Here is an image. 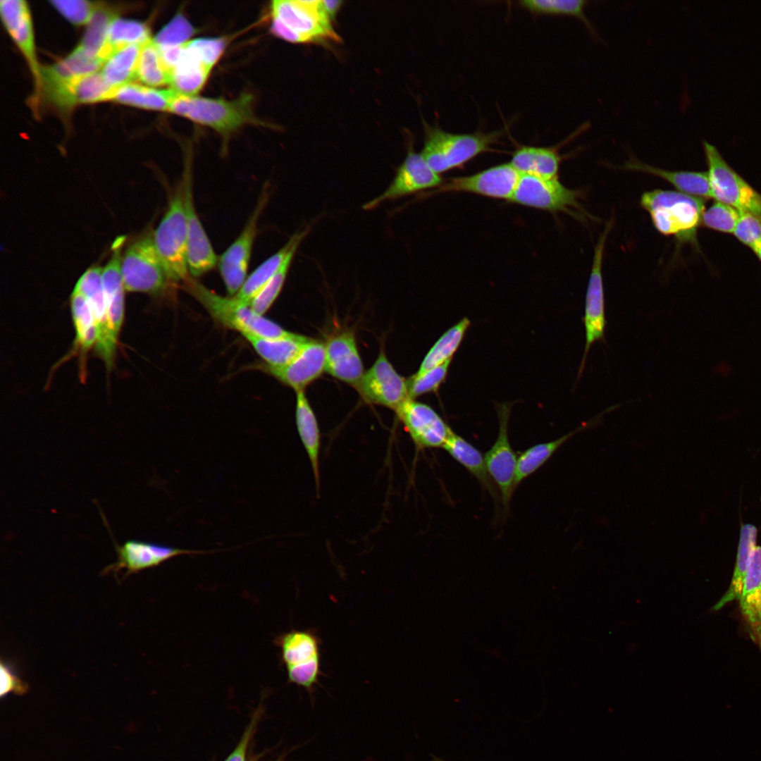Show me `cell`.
Returning <instances> with one entry per match:
<instances>
[{
  "label": "cell",
  "instance_id": "cell-38",
  "mask_svg": "<svg viewBox=\"0 0 761 761\" xmlns=\"http://www.w3.org/2000/svg\"><path fill=\"white\" fill-rule=\"evenodd\" d=\"M176 94L171 89H157L129 83L117 89L113 99L146 109L170 111L171 104Z\"/></svg>",
  "mask_w": 761,
  "mask_h": 761
},
{
  "label": "cell",
  "instance_id": "cell-18",
  "mask_svg": "<svg viewBox=\"0 0 761 761\" xmlns=\"http://www.w3.org/2000/svg\"><path fill=\"white\" fill-rule=\"evenodd\" d=\"M182 179L185 185L187 231V265L194 277L211 271L217 264V256L194 209L191 168L185 165Z\"/></svg>",
  "mask_w": 761,
  "mask_h": 761
},
{
  "label": "cell",
  "instance_id": "cell-44",
  "mask_svg": "<svg viewBox=\"0 0 761 761\" xmlns=\"http://www.w3.org/2000/svg\"><path fill=\"white\" fill-rule=\"evenodd\" d=\"M519 4L537 15L570 16L581 20L593 31L584 10L588 1L584 0H523Z\"/></svg>",
  "mask_w": 761,
  "mask_h": 761
},
{
  "label": "cell",
  "instance_id": "cell-4",
  "mask_svg": "<svg viewBox=\"0 0 761 761\" xmlns=\"http://www.w3.org/2000/svg\"><path fill=\"white\" fill-rule=\"evenodd\" d=\"M156 249L171 285L190 277L185 185L181 180L170 199L166 212L153 233Z\"/></svg>",
  "mask_w": 761,
  "mask_h": 761
},
{
  "label": "cell",
  "instance_id": "cell-17",
  "mask_svg": "<svg viewBox=\"0 0 761 761\" xmlns=\"http://www.w3.org/2000/svg\"><path fill=\"white\" fill-rule=\"evenodd\" d=\"M74 290L80 292L88 302L97 335L94 349L110 371L113 366L116 347L113 345L109 336L102 268L93 266L87 269L78 280Z\"/></svg>",
  "mask_w": 761,
  "mask_h": 761
},
{
  "label": "cell",
  "instance_id": "cell-10",
  "mask_svg": "<svg viewBox=\"0 0 761 761\" xmlns=\"http://www.w3.org/2000/svg\"><path fill=\"white\" fill-rule=\"evenodd\" d=\"M612 221H610L606 224L594 248L592 268L586 293L584 315L582 318L585 328L586 342L578 371V380L582 376L588 352L593 343L605 340V332L607 321L602 267L605 246L612 225Z\"/></svg>",
  "mask_w": 761,
  "mask_h": 761
},
{
  "label": "cell",
  "instance_id": "cell-27",
  "mask_svg": "<svg viewBox=\"0 0 761 761\" xmlns=\"http://www.w3.org/2000/svg\"><path fill=\"white\" fill-rule=\"evenodd\" d=\"M309 231V228H306L294 233L283 247L260 264L246 278L235 297L240 301L249 304L253 298L277 273L287 256L291 252L297 251Z\"/></svg>",
  "mask_w": 761,
  "mask_h": 761
},
{
  "label": "cell",
  "instance_id": "cell-46",
  "mask_svg": "<svg viewBox=\"0 0 761 761\" xmlns=\"http://www.w3.org/2000/svg\"><path fill=\"white\" fill-rule=\"evenodd\" d=\"M449 360L421 374H414L407 380L408 391L411 399L428 392H435L445 380L450 364Z\"/></svg>",
  "mask_w": 761,
  "mask_h": 761
},
{
  "label": "cell",
  "instance_id": "cell-20",
  "mask_svg": "<svg viewBox=\"0 0 761 761\" xmlns=\"http://www.w3.org/2000/svg\"><path fill=\"white\" fill-rule=\"evenodd\" d=\"M282 383L295 392L304 388L326 371L325 344L311 339L299 353L287 364L281 367L262 366Z\"/></svg>",
  "mask_w": 761,
  "mask_h": 761
},
{
  "label": "cell",
  "instance_id": "cell-35",
  "mask_svg": "<svg viewBox=\"0 0 761 761\" xmlns=\"http://www.w3.org/2000/svg\"><path fill=\"white\" fill-rule=\"evenodd\" d=\"M757 535V530L754 525L751 524L741 525L732 579L726 592L713 606V610H719L730 602L739 600L745 574L751 555L756 547Z\"/></svg>",
  "mask_w": 761,
  "mask_h": 761
},
{
  "label": "cell",
  "instance_id": "cell-16",
  "mask_svg": "<svg viewBox=\"0 0 761 761\" xmlns=\"http://www.w3.org/2000/svg\"><path fill=\"white\" fill-rule=\"evenodd\" d=\"M395 413L418 450L443 448L453 431L432 407L414 399L405 401Z\"/></svg>",
  "mask_w": 761,
  "mask_h": 761
},
{
  "label": "cell",
  "instance_id": "cell-40",
  "mask_svg": "<svg viewBox=\"0 0 761 761\" xmlns=\"http://www.w3.org/2000/svg\"><path fill=\"white\" fill-rule=\"evenodd\" d=\"M116 18L113 11L101 5L94 13L79 44L90 56L105 62L111 55L107 48V34L111 23Z\"/></svg>",
  "mask_w": 761,
  "mask_h": 761
},
{
  "label": "cell",
  "instance_id": "cell-24",
  "mask_svg": "<svg viewBox=\"0 0 761 761\" xmlns=\"http://www.w3.org/2000/svg\"><path fill=\"white\" fill-rule=\"evenodd\" d=\"M0 10L6 28L29 62L36 83L39 84L40 68L35 54L32 26L26 2L21 0L1 1Z\"/></svg>",
  "mask_w": 761,
  "mask_h": 761
},
{
  "label": "cell",
  "instance_id": "cell-54",
  "mask_svg": "<svg viewBox=\"0 0 761 761\" xmlns=\"http://www.w3.org/2000/svg\"><path fill=\"white\" fill-rule=\"evenodd\" d=\"M0 695L1 697L10 693L23 695L27 692L28 687L27 684L16 676L11 670V667L6 663H4L3 661L1 662L0 664Z\"/></svg>",
  "mask_w": 761,
  "mask_h": 761
},
{
  "label": "cell",
  "instance_id": "cell-19",
  "mask_svg": "<svg viewBox=\"0 0 761 761\" xmlns=\"http://www.w3.org/2000/svg\"><path fill=\"white\" fill-rule=\"evenodd\" d=\"M116 550L118 555L117 561L106 567L104 572H118L125 569V576L159 566L174 557L205 552L137 540H128L121 545L116 544Z\"/></svg>",
  "mask_w": 761,
  "mask_h": 761
},
{
  "label": "cell",
  "instance_id": "cell-37",
  "mask_svg": "<svg viewBox=\"0 0 761 761\" xmlns=\"http://www.w3.org/2000/svg\"><path fill=\"white\" fill-rule=\"evenodd\" d=\"M70 311L75 333L74 349L85 358L97 342V330L89 306L85 297L73 290L70 299Z\"/></svg>",
  "mask_w": 761,
  "mask_h": 761
},
{
  "label": "cell",
  "instance_id": "cell-56",
  "mask_svg": "<svg viewBox=\"0 0 761 761\" xmlns=\"http://www.w3.org/2000/svg\"><path fill=\"white\" fill-rule=\"evenodd\" d=\"M752 250L761 261V242L757 243Z\"/></svg>",
  "mask_w": 761,
  "mask_h": 761
},
{
  "label": "cell",
  "instance_id": "cell-50",
  "mask_svg": "<svg viewBox=\"0 0 761 761\" xmlns=\"http://www.w3.org/2000/svg\"><path fill=\"white\" fill-rule=\"evenodd\" d=\"M52 5L75 25L89 23L99 5L89 1H51Z\"/></svg>",
  "mask_w": 761,
  "mask_h": 761
},
{
  "label": "cell",
  "instance_id": "cell-52",
  "mask_svg": "<svg viewBox=\"0 0 761 761\" xmlns=\"http://www.w3.org/2000/svg\"><path fill=\"white\" fill-rule=\"evenodd\" d=\"M733 233L741 242L753 249L761 242V218L751 214L740 212Z\"/></svg>",
  "mask_w": 761,
  "mask_h": 761
},
{
  "label": "cell",
  "instance_id": "cell-58",
  "mask_svg": "<svg viewBox=\"0 0 761 761\" xmlns=\"http://www.w3.org/2000/svg\"><path fill=\"white\" fill-rule=\"evenodd\" d=\"M284 757H285L284 755H282V756H281V757H280L279 759H278V760H277L276 761H283V759H284Z\"/></svg>",
  "mask_w": 761,
  "mask_h": 761
},
{
  "label": "cell",
  "instance_id": "cell-43",
  "mask_svg": "<svg viewBox=\"0 0 761 761\" xmlns=\"http://www.w3.org/2000/svg\"><path fill=\"white\" fill-rule=\"evenodd\" d=\"M149 31L142 23L114 18L110 24L107 34V48L111 54L131 44L142 45L150 39Z\"/></svg>",
  "mask_w": 761,
  "mask_h": 761
},
{
  "label": "cell",
  "instance_id": "cell-12",
  "mask_svg": "<svg viewBox=\"0 0 761 761\" xmlns=\"http://www.w3.org/2000/svg\"><path fill=\"white\" fill-rule=\"evenodd\" d=\"M354 387L366 402L395 412L410 399L407 380L396 371L383 349Z\"/></svg>",
  "mask_w": 761,
  "mask_h": 761
},
{
  "label": "cell",
  "instance_id": "cell-9",
  "mask_svg": "<svg viewBox=\"0 0 761 761\" xmlns=\"http://www.w3.org/2000/svg\"><path fill=\"white\" fill-rule=\"evenodd\" d=\"M703 144L712 198L761 218V194L729 165L716 147L707 141Z\"/></svg>",
  "mask_w": 761,
  "mask_h": 761
},
{
  "label": "cell",
  "instance_id": "cell-41",
  "mask_svg": "<svg viewBox=\"0 0 761 761\" xmlns=\"http://www.w3.org/2000/svg\"><path fill=\"white\" fill-rule=\"evenodd\" d=\"M136 80L151 87L169 85L171 74L164 66L160 51L150 39L142 47L136 73Z\"/></svg>",
  "mask_w": 761,
  "mask_h": 761
},
{
  "label": "cell",
  "instance_id": "cell-36",
  "mask_svg": "<svg viewBox=\"0 0 761 761\" xmlns=\"http://www.w3.org/2000/svg\"><path fill=\"white\" fill-rule=\"evenodd\" d=\"M142 45L131 44L123 47L112 53L105 61L100 72L109 85L117 89L136 80Z\"/></svg>",
  "mask_w": 761,
  "mask_h": 761
},
{
  "label": "cell",
  "instance_id": "cell-7",
  "mask_svg": "<svg viewBox=\"0 0 761 761\" xmlns=\"http://www.w3.org/2000/svg\"><path fill=\"white\" fill-rule=\"evenodd\" d=\"M123 287L130 292L159 295L171 285L159 256L153 233H147L130 244L121 259Z\"/></svg>",
  "mask_w": 761,
  "mask_h": 761
},
{
  "label": "cell",
  "instance_id": "cell-6",
  "mask_svg": "<svg viewBox=\"0 0 761 761\" xmlns=\"http://www.w3.org/2000/svg\"><path fill=\"white\" fill-rule=\"evenodd\" d=\"M184 287L224 326L239 331L242 335L252 334L265 338H278L289 335L288 332L273 321L257 314L250 307L235 296L222 297L189 278Z\"/></svg>",
  "mask_w": 761,
  "mask_h": 761
},
{
  "label": "cell",
  "instance_id": "cell-45",
  "mask_svg": "<svg viewBox=\"0 0 761 761\" xmlns=\"http://www.w3.org/2000/svg\"><path fill=\"white\" fill-rule=\"evenodd\" d=\"M295 252H292L287 256L277 273L250 302L251 308L257 314L263 316L278 297Z\"/></svg>",
  "mask_w": 761,
  "mask_h": 761
},
{
  "label": "cell",
  "instance_id": "cell-5",
  "mask_svg": "<svg viewBox=\"0 0 761 761\" xmlns=\"http://www.w3.org/2000/svg\"><path fill=\"white\" fill-rule=\"evenodd\" d=\"M252 104L253 97L248 94L228 101L177 93L170 112L209 126L226 137L242 125L256 121Z\"/></svg>",
  "mask_w": 761,
  "mask_h": 761
},
{
  "label": "cell",
  "instance_id": "cell-28",
  "mask_svg": "<svg viewBox=\"0 0 761 761\" xmlns=\"http://www.w3.org/2000/svg\"><path fill=\"white\" fill-rule=\"evenodd\" d=\"M624 169L641 171L667 180L680 192L703 199L712 198L707 171H668L631 159Z\"/></svg>",
  "mask_w": 761,
  "mask_h": 761
},
{
  "label": "cell",
  "instance_id": "cell-15",
  "mask_svg": "<svg viewBox=\"0 0 761 761\" xmlns=\"http://www.w3.org/2000/svg\"><path fill=\"white\" fill-rule=\"evenodd\" d=\"M444 180L426 163L421 154L416 153L412 144L407 156L399 166L390 184L380 195L369 201L364 209H373L383 202L397 199L426 190L436 189Z\"/></svg>",
  "mask_w": 761,
  "mask_h": 761
},
{
  "label": "cell",
  "instance_id": "cell-48",
  "mask_svg": "<svg viewBox=\"0 0 761 761\" xmlns=\"http://www.w3.org/2000/svg\"><path fill=\"white\" fill-rule=\"evenodd\" d=\"M288 682L304 688L309 695L311 705H314V693L316 687L321 686L319 679L322 675L321 658L306 664L286 668Z\"/></svg>",
  "mask_w": 761,
  "mask_h": 761
},
{
  "label": "cell",
  "instance_id": "cell-11",
  "mask_svg": "<svg viewBox=\"0 0 761 761\" xmlns=\"http://www.w3.org/2000/svg\"><path fill=\"white\" fill-rule=\"evenodd\" d=\"M511 409L512 405L508 403L497 405V437L484 456L488 471L500 493L502 507L505 512L509 510L511 499L516 489L514 481L518 458L509 439L508 425Z\"/></svg>",
  "mask_w": 761,
  "mask_h": 761
},
{
  "label": "cell",
  "instance_id": "cell-49",
  "mask_svg": "<svg viewBox=\"0 0 761 761\" xmlns=\"http://www.w3.org/2000/svg\"><path fill=\"white\" fill-rule=\"evenodd\" d=\"M194 32L190 22L178 14L159 31L154 42L159 48L176 47L187 42Z\"/></svg>",
  "mask_w": 761,
  "mask_h": 761
},
{
  "label": "cell",
  "instance_id": "cell-51",
  "mask_svg": "<svg viewBox=\"0 0 761 761\" xmlns=\"http://www.w3.org/2000/svg\"><path fill=\"white\" fill-rule=\"evenodd\" d=\"M185 44L202 63L210 68L218 61L225 47V40L220 38H199L188 40Z\"/></svg>",
  "mask_w": 761,
  "mask_h": 761
},
{
  "label": "cell",
  "instance_id": "cell-13",
  "mask_svg": "<svg viewBox=\"0 0 761 761\" xmlns=\"http://www.w3.org/2000/svg\"><path fill=\"white\" fill-rule=\"evenodd\" d=\"M519 177L509 162L500 163L472 175L450 178L431 192H467L509 202Z\"/></svg>",
  "mask_w": 761,
  "mask_h": 761
},
{
  "label": "cell",
  "instance_id": "cell-31",
  "mask_svg": "<svg viewBox=\"0 0 761 761\" xmlns=\"http://www.w3.org/2000/svg\"><path fill=\"white\" fill-rule=\"evenodd\" d=\"M257 354L271 367H281L290 363L311 340L291 333L278 338H270L252 334L242 335Z\"/></svg>",
  "mask_w": 761,
  "mask_h": 761
},
{
  "label": "cell",
  "instance_id": "cell-53",
  "mask_svg": "<svg viewBox=\"0 0 761 761\" xmlns=\"http://www.w3.org/2000/svg\"><path fill=\"white\" fill-rule=\"evenodd\" d=\"M260 712V710L256 711L237 745L224 761H247L249 745L259 721Z\"/></svg>",
  "mask_w": 761,
  "mask_h": 761
},
{
  "label": "cell",
  "instance_id": "cell-22",
  "mask_svg": "<svg viewBox=\"0 0 761 761\" xmlns=\"http://www.w3.org/2000/svg\"><path fill=\"white\" fill-rule=\"evenodd\" d=\"M326 372L355 386L364 374V367L354 334L343 331L330 338L325 344Z\"/></svg>",
  "mask_w": 761,
  "mask_h": 761
},
{
  "label": "cell",
  "instance_id": "cell-32",
  "mask_svg": "<svg viewBox=\"0 0 761 761\" xmlns=\"http://www.w3.org/2000/svg\"><path fill=\"white\" fill-rule=\"evenodd\" d=\"M443 448L472 474L495 500H498L497 488L488 471L484 457L477 448L454 431Z\"/></svg>",
  "mask_w": 761,
  "mask_h": 761
},
{
  "label": "cell",
  "instance_id": "cell-30",
  "mask_svg": "<svg viewBox=\"0 0 761 761\" xmlns=\"http://www.w3.org/2000/svg\"><path fill=\"white\" fill-rule=\"evenodd\" d=\"M275 643L280 650L281 660L285 668L321 658V639L311 629H292L278 636Z\"/></svg>",
  "mask_w": 761,
  "mask_h": 761
},
{
  "label": "cell",
  "instance_id": "cell-39",
  "mask_svg": "<svg viewBox=\"0 0 761 761\" xmlns=\"http://www.w3.org/2000/svg\"><path fill=\"white\" fill-rule=\"evenodd\" d=\"M470 325V320L464 317L447 330L426 354L416 373L421 374L449 360H452Z\"/></svg>",
  "mask_w": 761,
  "mask_h": 761
},
{
  "label": "cell",
  "instance_id": "cell-29",
  "mask_svg": "<svg viewBox=\"0 0 761 761\" xmlns=\"http://www.w3.org/2000/svg\"><path fill=\"white\" fill-rule=\"evenodd\" d=\"M295 419L300 440L308 455L316 491H319V453L321 433L316 415L307 398L304 390L296 392Z\"/></svg>",
  "mask_w": 761,
  "mask_h": 761
},
{
  "label": "cell",
  "instance_id": "cell-3",
  "mask_svg": "<svg viewBox=\"0 0 761 761\" xmlns=\"http://www.w3.org/2000/svg\"><path fill=\"white\" fill-rule=\"evenodd\" d=\"M271 11V32L283 39L293 43L340 40L322 1H273Z\"/></svg>",
  "mask_w": 761,
  "mask_h": 761
},
{
  "label": "cell",
  "instance_id": "cell-26",
  "mask_svg": "<svg viewBox=\"0 0 761 761\" xmlns=\"http://www.w3.org/2000/svg\"><path fill=\"white\" fill-rule=\"evenodd\" d=\"M562 159L557 146L519 145L512 153L509 163L520 175L557 178Z\"/></svg>",
  "mask_w": 761,
  "mask_h": 761
},
{
  "label": "cell",
  "instance_id": "cell-14",
  "mask_svg": "<svg viewBox=\"0 0 761 761\" xmlns=\"http://www.w3.org/2000/svg\"><path fill=\"white\" fill-rule=\"evenodd\" d=\"M268 197L265 187L242 231L219 259L220 273L230 297L237 293L247 278L257 224Z\"/></svg>",
  "mask_w": 761,
  "mask_h": 761
},
{
  "label": "cell",
  "instance_id": "cell-21",
  "mask_svg": "<svg viewBox=\"0 0 761 761\" xmlns=\"http://www.w3.org/2000/svg\"><path fill=\"white\" fill-rule=\"evenodd\" d=\"M123 242V237H119L114 241L111 257L106 266L102 268L109 336L115 347L117 346L125 317V289L120 272L121 248Z\"/></svg>",
  "mask_w": 761,
  "mask_h": 761
},
{
  "label": "cell",
  "instance_id": "cell-47",
  "mask_svg": "<svg viewBox=\"0 0 761 761\" xmlns=\"http://www.w3.org/2000/svg\"><path fill=\"white\" fill-rule=\"evenodd\" d=\"M740 216V212L732 206L715 201L705 210L701 225L726 233H733Z\"/></svg>",
  "mask_w": 761,
  "mask_h": 761
},
{
  "label": "cell",
  "instance_id": "cell-55",
  "mask_svg": "<svg viewBox=\"0 0 761 761\" xmlns=\"http://www.w3.org/2000/svg\"><path fill=\"white\" fill-rule=\"evenodd\" d=\"M324 8L329 16L333 18L341 6V1H322Z\"/></svg>",
  "mask_w": 761,
  "mask_h": 761
},
{
  "label": "cell",
  "instance_id": "cell-8",
  "mask_svg": "<svg viewBox=\"0 0 761 761\" xmlns=\"http://www.w3.org/2000/svg\"><path fill=\"white\" fill-rule=\"evenodd\" d=\"M581 192L561 183L559 178L520 175L509 202L552 214L563 212L585 220L590 216L580 204Z\"/></svg>",
  "mask_w": 761,
  "mask_h": 761
},
{
  "label": "cell",
  "instance_id": "cell-23",
  "mask_svg": "<svg viewBox=\"0 0 761 761\" xmlns=\"http://www.w3.org/2000/svg\"><path fill=\"white\" fill-rule=\"evenodd\" d=\"M739 600L750 638L761 649V546L751 555Z\"/></svg>",
  "mask_w": 761,
  "mask_h": 761
},
{
  "label": "cell",
  "instance_id": "cell-57",
  "mask_svg": "<svg viewBox=\"0 0 761 761\" xmlns=\"http://www.w3.org/2000/svg\"><path fill=\"white\" fill-rule=\"evenodd\" d=\"M431 757H432L431 761H446L444 759H443L441 757H437V756L433 755H431Z\"/></svg>",
  "mask_w": 761,
  "mask_h": 761
},
{
  "label": "cell",
  "instance_id": "cell-1",
  "mask_svg": "<svg viewBox=\"0 0 761 761\" xmlns=\"http://www.w3.org/2000/svg\"><path fill=\"white\" fill-rule=\"evenodd\" d=\"M424 142L421 153L436 173L462 168L478 155L492 151L504 136L503 129L488 132L459 134L424 122Z\"/></svg>",
  "mask_w": 761,
  "mask_h": 761
},
{
  "label": "cell",
  "instance_id": "cell-42",
  "mask_svg": "<svg viewBox=\"0 0 761 761\" xmlns=\"http://www.w3.org/2000/svg\"><path fill=\"white\" fill-rule=\"evenodd\" d=\"M116 90L109 85L100 71L73 78L70 82L75 105L113 99Z\"/></svg>",
  "mask_w": 761,
  "mask_h": 761
},
{
  "label": "cell",
  "instance_id": "cell-25",
  "mask_svg": "<svg viewBox=\"0 0 761 761\" xmlns=\"http://www.w3.org/2000/svg\"><path fill=\"white\" fill-rule=\"evenodd\" d=\"M618 406L619 404H617L607 408L592 419L581 424L574 430L557 439L534 445L519 452L515 475V488H516L524 480L539 469L571 438L580 432L597 426L602 422L604 416L607 412L615 409Z\"/></svg>",
  "mask_w": 761,
  "mask_h": 761
},
{
  "label": "cell",
  "instance_id": "cell-2",
  "mask_svg": "<svg viewBox=\"0 0 761 761\" xmlns=\"http://www.w3.org/2000/svg\"><path fill=\"white\" fill-rule=\"evenodd\" d=\"M640 202L659 233L680 243L696 244L705 199L679 191L655 190L643 193Z\"/></svg>",
  "mask_w": 761,
  "mask_h": 761
},
{
  "label": "cell",
  "instance_id": "cell-33",
  "mask_svg": "<svg viewBox=\"0 0 761 761\" xmlns=\"http://www.w3.org/2000/svg\"><path fill=\"white\" fill-rule=\"evenodd\" d=\"M104 62L87 54L78 45L60 62L40 68L39 87L42 84L67 82L73 78L98 72Z\"/></svg>",
  "mask_w": 761,
  "mask_h": 761
},
{
  "label": "cell",
  "instance_id": "cell-34",
  "mask_svg": "<svg viewBox=\"0 0 761 761\" xmlns=\"http://www.w3.org/2000/svg\"><path fill=\"white\" fill-rule=\"evenodd\" d=\"M211 68L202 63L183 44L178 62L171 73V89L183 95H196Z\"/></svg>",
  "mask_w": 761,
  "mask_h": 761
}]
</instances>
